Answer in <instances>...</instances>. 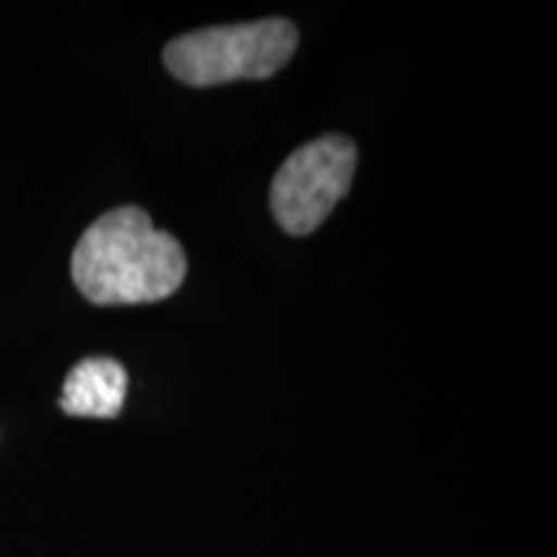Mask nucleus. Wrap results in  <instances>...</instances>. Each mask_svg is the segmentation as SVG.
Instances as JSON below:
<instances>
[{
  "label": "nucleus",
  "instance_id": "obj_4",
  "mask_svg": "<svg viewBox=\"0 0 557 557\" xmlns=\"http://www.w3.org/2000/svg\"><path fill=\"white\" fill-rule=\"evenodd\" d=\"M127 369L107 357L83 359L67 372L60 408L67 416L116 418L127 398Z\"/></svg>",
  "mask_w": 557,
  "mask_h": 557
},
{
  "label": "nucleus",
  "instance_id": "obj_3",
  "mask_svg": "<svg viewBox=\"0 0 557 557\" xmlns=\"http://www.w3.org/2000/svg\"><path fill=\"white\" fill-rule=\"evenodd\" d=\"M354 139L325 135L292 152L271 181V212L289 235L315 233L346 197L357 171Z\"/></svg>",
  "mask_w": 557,
  "mask_h": 557
},
{
  "label": "nucleus",
  "instance_id": "obj_2",
  "mask_svg": "<svg viewBox=\"0 0 557 557\" xmlns=\"http://www.w3.org/2000/svg\"><path fill=\"white\" fill-rule=\"evenodd\" d=\"M297 45L299 32L292 21L263 18L184 34L165 47L163 60L173 78L207 88L271 78L292 60Z\"/></svg>",
  "mask_w": 557,
  "mask_h": 557
},
{
  "label": "nucleus",
  "instance_id": "obj_1",
  "mask_svg": "<svg viewBox=\"0 0 557 557\" xmlns=\"http://www.w3.org/2000/svg\"><path fill=\"white\" fill-rule=\"evenodd\" d=\"M75 287L94 305H145L171 297L186 276V253L148 212L120 207L81 235L70 259Z\"/></svg>",
  "mask_w": 557,
  "mask_h": 557
}]
</instances>
